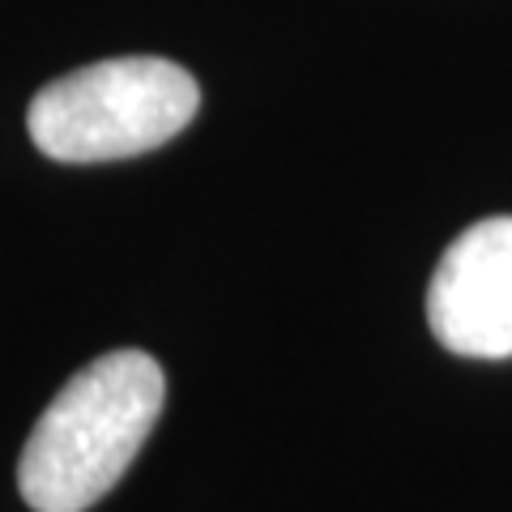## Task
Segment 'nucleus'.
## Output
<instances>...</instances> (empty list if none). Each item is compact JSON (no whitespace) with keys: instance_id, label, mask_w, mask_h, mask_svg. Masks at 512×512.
Masks as SVG:
<instances>
[{"instance_id":"nucleus-1","label":"nucleus","mask_w":512,"mask_h":512,"mask_svg":"<svg viewBox=\"0 0 512 512\" xmlns=\"http://www.w3.org/2000/svg\"><path fill=\"white\" fill-rule=\"evenodd\" d=\"M167 402V376L146 350H111L82 367L39 414L18 461L35 512H86L124 478Z\"/></svg>"},{"instance_id":"nucleus-2","label":"nucleus","mask_w":512,"mask_h":512,"mask_svg":"<svg viewBox=\"0 0 512 512\" xmlns=\"http://www.w3.org/2000/svg\"><path fill=\"white\" fill-rule=\"evenodd\" d=\"M197 107L201 86L188 69L158 56H120L43 86L26 111V128L56 163H111L167 146Z\"/></svg>"},{"instance_id":"nucleus-3","label":"nucleus","mask_w":512,"mask_h":512,"mask_svg":"<svg viewBox=\"0 0 512 512\" xmlns=\"http://www.w3.org/2000/svg\"><path fill=\"white\" fill-rule=\"evenodd\" d=\"M427 325L453 355H512V218H483L448 244L427 286Z\"/></svg>"}]
</instances>
